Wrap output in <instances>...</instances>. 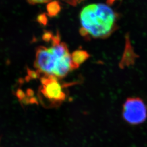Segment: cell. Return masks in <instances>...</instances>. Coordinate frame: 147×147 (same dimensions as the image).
I'll list each match as a JSON object with an SVG mask.
<instances>
[{"instance_id": "8992f818", "label": "cell", "mask_w": 147, "mask_h": 147, "mask_svg": "<svg viewBox=\"0 0 147 147\" xmlns=\"http://www.w3.org/2000/svg\"><path fill=\"white\" fill-rule=\"evenodd\" d=\"M31 5H37V4H42L49 2L51 0H26Z\"/></svg>"}, {"instance_id": "7a4b0ae2", "label": "cell", "mask_w": 147, "mask_h": 147, "mask_svg": "<svg viewBox=\"0 0 147 147\" xmlns=\"http://www.w3.org/2000/svg\"><path fill=\"white\" fill-rule=\"evenodd\" d=\"M80 33L84 37L104 39L116 29L117 15L110 6L92 3L85 6L80 13Z\"/></svg>"}, {"instance_id": "52a82bcc", "label": "cell", "mask_w": 147, "mask_h": 147, "mask_svg": "<svg viewBox=\"0 0 147 147\" xmlns=\"http://www.w3.org/2000/svg\"><path fill=\"white\" fill-rule=\"evenodd\" d=\"M117 0H107V3H113V2H115Z\"/></svg>"}, {"instance_id": "6da1fadb", "label": "cell", "mask_w": 147, "mask_h": 147, "mask_svg": "<svg viewBox=\"0 0 147 147\" xmlns=\"http://www.w3.org/2000/svg\"><path fill=\"white\" fill-rule=\"evenodd\" d=\"M51 44L40 46L36 53L34 67L37 71L44 75L60 79L77 68L65 43L59 37L51 34Z\"/></svg>"}, {"instance_id": "3957f363", "label": "cell", "mask_w": 147, "mask_h": 147, "mask_svg": "<svg viewBox=\"0 0 147 147\" xmlns=\"http://www.w3.org/2000/svg\"><path fill=\"white\" fill-rule=\"evenodd\" d=\"M122 115L124 120L130 124H142L147 119V105L140 98H130L123 105Z\"/></svg>"}, {"instance_id": "277c9868", "label": "cell", "mask_w": 147, "mask_h": 147, "mask_svg": "<svg viewBox=\"0 0 147 147\" xmlns=\"http://www.w3.org/2000/svg\"><path fill=\"white\" fill-rule=\"evenodd\" d=\"M41 86L39 88L40 94L47 102L53 105L59 104L65 98L62 86L58 79L50 76L44 75L41 80Z\"/></svg>"}, {"instance_id": "5b68a950", "label": "cell", "mask_w": 147, "mask_h": 147, "mask_svg": "<svg viewBox=\"0 0 147 147\" xmlns=\"http://www.w3.org/2000/svg\"><path fill=\"white\" fill-rule=\"evenodd\" d=\"M88 54L84 50H77L71 55V58L74 64L78 68L80 64L84 62L88 57Z\"/></svg>"}]
</instances>
